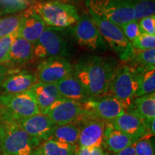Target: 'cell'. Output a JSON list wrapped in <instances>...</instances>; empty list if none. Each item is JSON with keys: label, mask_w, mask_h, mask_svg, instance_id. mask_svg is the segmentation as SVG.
<instances>
[{"label": "cell", "mask_w": 155, "mask_h": 155, "mask_svg": "<svg viewBox=\"0 0 155 155\" xmlns=\"http://www.w3.org/2000/svg\"><path fill=\"white\" fill-rule=\"evenodd\" d=\"M75 123L80 128L78 146L79 147L102 146L106 122L86 114Z\"/></svg>", "instance_id": "obj_12"}, {"label": "cell", "mask_w": 155, "mask_h": 155, "mask_svg": "<svg viewBox=\"0 0 155 155\" xmlns=\"http://www.w3.org/2000/svg\"><path fill=\"white\" fill-rule=\"evenodd\" d=\"M89 13L118 27L134 20V11L131 0H86Z\"/></svg>", "instance_id": "obj_5"}, {"label": "cell", "mask_w": 155, "mask_h": 155, "mask_svg": "<svg viewBox=\"0 0 155 155\" xmlns=\"http://www.w3.org/2000/svg\"><path fill=\"white\" fill-rule=\"evenodd\" d=\"M50 28H61L74 25L79 16L76 7L61 0L31 2L30 7Z\"/></svg>", "instance_id": "obj_3"}, {"label": "cell", "mask_w": 155, "mask_h": 155, "mask_svg": "<svg viewBox=\"0 0 155 155\" xmlns=\"http://www.w3.org/2000/svg\"><path fill=\"white\" fill-rule=\"evenodd\" d=\"M30 137L17 120L0 116V149L2 155H33L40 144Z\"/></svg>", "instance_id": "obj_2"}, {"label": "cell", "mask_w": 155, "mask_h": 155, "mask_svg": "<svg viewBox=\"0 0 155 155\" xmlns=\"http://www.w3.org/2000/svg\"><path fill=\"white\" fill-rule=\"evenodd\" d=\"M79 135V126L73 122L63 125H56L51 139L63 144L78 146Z\"/></svg>", "instance_id": "obj_24"}, {"label": "cell", "mask_w": 155, "mask_h": 155, "mask_svg": "<svg viewBox=\"0 0 155 155\" xmlns=\"http://www.w3.org/2000/svg\"><path fill=\"white\" fill-rule=\"evenodd\" d=\"M68 55L69 50L63 29L45 28L35 44L34 58L44 60L65 58Z\"/></svg>", "instance_id": "obj_8"}, {"label": "cell", "mask_w": 155, "mask_h": 155, "mask_svg": "<svg viewBox=\"0 0 155 155\" xmlns=\"http://www.w3.org/2000/svg\"><path fill=\"white\" fill-rule=\"evenodd\" d=\"M0 16H2V13L1 11H0Z\"/></svg>", "instance_id": "obj_39"}, {"label": "cell", "mask_w": 155, "mask_h": 155, "mask_svg": "<svg viewBox=\"0 0 155 155\" xmlns=\"http://www.w3.org/2000/svg\"><path fill=\"white\" fill-rule=\"evenodd\" d=\"M89 15L104 42L108 45L121 61H129L133 55L134 49L119 27L91 13Z\"/></svg>", "instance_id": "obj_7"}, {"label": "cell", "mask_w": 155, "mask_h": 155, "mask_svg": "<svg viewBox=\"0 0 155 155\" xmlns=\"http://www.w3.org/2000/svg\"><path fill=\"white\" fill-rule=\"evenodd\" d=\"M0 155H2V152H1V149H0Z\"/></svg>", "instance_id": "obj_40"}, {"label": "cell", "mask_w": 155, "mask_h": 155, "mask_svg": "<svg viewBox=\"0 0 155 155\" xmlns=\"http://www.w3.org/2000/svg\"><path fill=\"white\" fill-rule=\"evenodd\" d=\"M21 13L22 19L17 35L22 37L35 45L46 28L45 23L30 7Z\"/></svg>", "instance_id": "obj_15"}, {"label": "cell", "mask_w": 155, "mask_h": 155, "mask_svg": "<svg viewBox=\"0 0 155 155\" xmlns=\"http://www.w3.org/2000/svg\"><path fill=\"white\" fill-rule=\"evenodd\" d=\"M67 1H73V2H74V1H81V0H67Z\"/></svg>", "instance_id": "obj_38"}, {"label": "cell", "mask_w": 155, "mask_h": 155, "mask_svg": "<svg viewBox=\"0 0 155 155\" xmlns=\"http://www.w3.org/2000/svg\"><path fill=\"white\" fill-rule=\"evenodd\" d=\"M135 69L139 73V86L135 98L154 93L155 91V69L152 71Z\"/></svg>", "instance_id": "obj_26"}, {"label": "cell", "mask_w": 155, "mask_h": 155, "mask_svg": "<svg viewBox=\"0 0 155 155\" xmlns=\"http://www.w3.org/2000/svg\"><path fill=\"white\" fill-rule=\"evenodd\" d=\"M20 127L30 137L40 141L51 139L56 124L48 116L38 114L18 121Z\"/></svg>", "instance_id": "obj_14"}, {"label": "cell", "mask_w": 155, "mask_h": 155, "mask_svg": "<svg viewBox=\"0 0 155 155\" xmlns=\"http://www.w3.org/2000/svg\"><path fill=\"white\" fill-rule=\"evenodd\" d=\"M126 111L143 121L155 119V93L135 98Z\"/></svg>", "instance_id": "obj_22"}, {"label": "cell", "mask_w": 155, "mask_h": 155, "mask_svg": "<svg viewBox=\"0 0 155 155\" xmlns=\"http://www.w3.org/2000/svg\"><path fill=\"white\" fill-rule=\"evenodd\" d=\"M137 155H155L151 137H144L133 144Z\"/></svg>", "instance_id": "obj_31"}, {"label": "cell", "mask_w": 155, "mask_h": 155, "mask_svg": "<svg viewBox=\"0 0 155 155\" xmlns=\"http://www.w3.org/2000/svg\"><path fill=\"white\" fill-rule=\"evenodd\" d=\"M139 73L129 65H118L114 71L104 96L117 99L125 111L135 98L139 86Z\"/></svg>", "instance_id": "obj_4"}, {"label": "cell", "mask_w": 155, "mask_h": 155, "mask_svg": "<svg viewBox=\"0 0 155 155\" xmlns=\"http://www.w3.org/2000/svg\"><path fill=\"white\" fill-rule=\"evenodd\" d=\"M82 104L87 114L106 124L111 123L126 111L121 103L111 96L91 98Z\"/></svg>", "instance_id": "obj_9"}, {"label": "cell", "mask_w": 155, "mask_h": 155, "mask_svg": "<svg viewBox=\"0 0 155 155\" xmlns=\"http://www.w3.org/2000/svg\"><path fill=\"white\" fill-rule=\"evenodd\" d=\"M131 3L134 11L135 21L154 15V0H131Z\"/></svg>", "instance_id": "obj_28"}, {"label": "cell", "mask_w": 155, "mask_h": 155, "mask_svg": "<svg viewBox=\"0 0 155 155\" xmlns=\"http://www.w3.org/2000/svg\"><path fill=\"white\" fill-rule=\"evenodd\" d=\"M119 63L113 58L88 55L81 58L73 66L72 74L86 88L91 98L105 96Z\"/></svg>", "instance_id": "obj_1"}, {"label": "cell", "mask_w": 155, "mask_h": 155, "mask_svg": "<svg viewBox=\"0 0 155 155\" xmlns=\"http://www.w3.org/2000/svg\"><path fill=\"white\" fill-rule=\"evenodd\" d=\"M131 44L136 50L153 49L155 48V35L141 33Z\"/></svg>", "instance_id": "obj_30"}, {"label": "cell", "mask_w": 155, "mask_h": 155, "mask_svg": "<svg viewBox=\"0 0 155 155\" xmlns=\"http://www.w3.org/2000/svg\"><path fill=\"white\" fill-rule=\"evenodd\" d=\"M22 13L0 17V38L17 33L20 25Z\"/></svg>", "instance_id": "obj_27"}, {"label": "cell", "mask_w": 155, "mask_h": 155, "mask_svg": "<svg viewBox=\"0 0 155 155\" xmlns=\"http://www.w3.org/2000/svg\"><path fill=\"white\" fill-rule=\"evenodd\" d=\"M86 114L82 103L61 98L52 104L43 114L56 125H63L77 121Z\"/></svg>", "instance_id": "obj_11"}, {"label": "cell", "mask_w": 155, "mask_h": 155, "mask_svg": "<svg viewBox=\"0 0 155 155\" xmlns=\"http://www.w3.org/2000/svg\"><path fill=\"white\" fill-rule=\"evenodd\" d=\"M35 73L27 71H17L7 75L0 86L3 94H15L28 91L38 82Z\"/></svg>", "instance_id": "obj_17"}, {"label": "cell", "mask_w": 155, "mask_h": 155, "mask_svg": "<svg viewBox=\"0 0 155 155\" xmlns=\"http://www.w3.org/2000/svg\"><path fill=\"white\" fill-rule=\"evenodd\" d=\"M134 141L125 134L113 127L107 123L104 131L102 146L108 152L116 154L132 145Z\"/></svg>", "instance_id": "obj_21"}, {"label": "cell", "mask_w": 155, "mask_h": 155, "mask_svg": "<svg viewBox=\"0 0 155 155\" xmlns=\"http://www.w3.org/2000/svg\"><path fill=\"white\" fill-rule=\"evenodd\" d=\"M62 98L79 103H84L91 98L86 88L72 73L56 83Z\"/></svg>", "instance_id": "obj_19"}, {"label": "cell", "mask_w": 155, "mask_h": 155, "mask_svg": "<svg viewBox=\"0 0 155 155\" xmlns=\"http://www.w3.org/2000/svg\"><path fill=\"white\" fill-rule=\"evenodd\" d=\"M38 114L40 110L30 90L20 94H0V116L19 121Z\"/></svg>", "instance_id": "obj_6"}, {"label": "cell", "mask_w": 155, "mask_h": 155, "mask_svg": "<svg viewBox=\"0 0 155 155\" xmlns=\"http://www.w3.org/2000/svg\"><path fill=\"white\" fill-rule=\"evenodd\" d=\"M35 45L22 37L15 36L9 53L7 67L20 65L28 63L34 58Z\"/></svg>", "instance_id": "obj_20"}, {"label": "cell", "mask_w": 155, "mask_h": 155, "mask_svg": "<svg viewBox=\"0 0 155 155\" xmlns=\"http://www.w3.org/2000/svg\"><path fill=\"white\" fill-rule=\"evenodd\" d=\"M131 62L130 66L144 71L155 69V48L145 50H134L133 55L129 60Z\"/></svg>", "instance_id": "obj_25"}, {"label": "cell", "mask_w": 155, "mask_h": 155, "mask_svg": "<svg viewBox=\"0 0 155 155\" xmlns=\"http://www.w3.org/2000/svg\"><path fill=\"white\" fill-rule=\"evenodd\" d=\"M17 34L0 38V65H5L8 62L12 45Z\"/></svg>", "instance_id": "obj_32"}, {"label": "cell", "mask_w": 155, "mask_h": 155, "mask_svg": "<svg viewBox=\"0 0 155 155\" xmlns=\"http://www.w3.org/2000/svg\"><path fill=\"white\" fill-rule=\"evenodd\" d=\"M9 68L5 65H0V86L9 74Z\"/></svg>", "instance_id": "obj_36"}, {"label": "cell", "mask_w": 155, "mask_h": 155, "mask_svg": "<svg viewBox=\"0 0 155 155\" xmlns=\"http://www.w3.org/2000/svg\"><path fill=\"white\" fill-rule=\"evenodd\" d=\"M28 0H0V11L2 15L22 12L30 7Z\"/></svg>", "instance_id": "obj_29"}, {"label": "cell", "mask_w": 155, "mask_h": 155, "mask_svg": "<svg viewBox=\"0 0 155 155\" xmlns=\"http://www.w3.org/2000/svg\"><path fill=\"white\" fill-rule=\"evenodd\" d=\"M76 155H110L103 146L95 147H78Z\"/></svg>", "instance_id": "obj_35"}, {"label": "cell", "mask_w": 155, "mask_h": 155, "mask_svg": "<svg viewBox=\"0 0 155 155\" xmlns=\"http://www.w3.org/2000/svg\"><path fill=\"white\" fill-rule=\"evenodd\" d=\"M73 72V65L65 58H50L39 63L37 77L40 82L57 83Z\"/></svg>", "instance_id": "obj_13"}, {"label": "cell", "mask_w": 155, "mask_h": 155, "mask_svg": "<svg viewBox=\"0 0 155 155\" xmlns=\"http://www.w3.org/2000/svg\"><path fill=\"white\" fill-rule=\"evenodd\" d=\"M126 38L131 42L141 34L138 21L132 20L120 27Z\"/></svg>", "instance_id": "obj_33"}, {"label": "cell", "mask_w": 155, "mask_h": 155, "mask_svg": "<svg viewBox=\"0 0 155 155\" xmlns=\"http://www.w3.org/2000/svg\"><path fill=\"white\" fill-rule=\"evenodd\" d=\"M35 98L40 113L44 114L56 101L61 99L56 83H45L38 81L30 89Z\"/></svg>", "instance_id": "obj_18"}, {"label": "cell", "mask_w": 155, "mask_h": 155, "mask_svg": "<svg viewBox=\"0 0 155 155\" xmlns=\"http://www.w3.org/2000/svg\"><path fill=\"white\" fill-rule=\"evenodd\" d=\"M138 23L141 33L155 35V15L141 19Z\"/></svg>", "instance_id": "obj_34"}, {"label": "cell", "mask_w": 155, "mask_h": 155, "mask_svg": "<svg viewBox=\"0 0 155 155\" xmlns=\"http://www.w3.org/2000/svg\"><path fill=\"white\" fill-rule=\"evenodd\" d=\"M72 32L79 45L94 50L106 49V42L93 22L90 15L84 13L81 15L74 25Z\"/></svg>", "instance_id": "obj_10"}, {"label": "cell", "mask_w": 155, "mask_h": 155, "mask_svg": "<svg viewBox=\"0 0 155 155\" xmlns=\"http://www.w3.org/2000/svg\"><path fill=\"white\" fill-rule=\"evenodd\" d=\"M110 124L116 129L130 137L134 142L142 137H150L147 134L144 121L129 112L125 111Z\"/></svg>", "instance_id": "obj_16"}, {"label": "cell", "mask_w": 155, "mask_h": 155, "mask_svg": "<svg viewBox=\"0 0 155 155\" xmlns=\"http://www.w3.org/2000/svg\"><path fill=\"white\" fill-rule=\"evenodd\" d=\"M76 145H69L50 139L40 143L34 151L33 155H76Z\"/></svg>", "instance_id": "obj_23"}, {"label": "cell", "mask_w": 155, "mask_h": 155, "mask_svg": "<svg viewBox=\"0 0 155 155\" xmlns=\"http://www.w3.org/2000/svg\"><path fill=\"white\" fill-rule=\"evenodd\" d=\"M114 155H137L135 153L134 149L133 144L130 147H128L127 148L124 149L121 152L114 154Z\"/></svg>", "instance_id": "obj_37"}]
</instances>
